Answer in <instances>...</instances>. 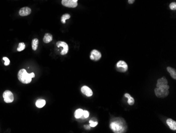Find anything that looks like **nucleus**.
Here are the masks:
<instances>
[{"label": "nucleus", "instance_id": "obj_1", "mask_svg": "<svg viewBox=\"0 0 176 133\" xmlns=\"http://www.w3.org/2000/svg\"><path fill=\"white\" fill-rule=\"evenodd\" d=\"M169 86L166 84L160 87H157L154 89V93L158 98H163L168 95L169 93Z\"/></svg>", "mask_w": 176, "mask_h": 133}, {"label": "nucleus", "instance_id": "obj_2", "mask_svg": "<svg viewBox=\"0 0 176 133\" xmlns=\"http://www.w3.org/2000/svg\"><path fill=\"white\" fill-rule=\"evenodd\" d=\"M18 79L23 84L30 83L32 81V78L30 75V73H27L25 69L20 70L18 73Z\"/></svg>", "mask_w": 176, "mask_h": 133}, {"label": "nucleus", "instance_id": "obj_3", "mask_svg": "<svg viewBox=\"0 0 176 133\" xmlns=\"http://www.w3.org/2000/svg\"><path fill=\"white\" fill-rule=\"evenodd\" d=\"M122 124V121L121 120L117 119L111 123L110 128L115 133H122L124 132L125 128V127Z\"/></svg>", "mask_w": 176, "mask_h": 133}, {"label": "nucleus", "instance_id": "obj_4", "mask_svg": "<svg viewBox=\"0 0 176 133\" xmlns=\"http://www.w3.org/2000/svg\"><path fill=\"white\" fill-rule=\"evenodd\" d=\"M56 46L58 48H62L61 54L62 55H66L69 50V46L68 44L64 42L59 41L56 43Z\"/></svg>", "mask_w": 176, "mask_h": 133}, {"label": "nucleus", "instance_id": "obj_5", "mask_svg": "<svg viewBox=\"0 0 176 133\" xmlns=\"http://www.w3.org/2000/svg\"><path fill=\"white\" fill-rule=\"evenodd\" d=\"M117 69L119 72L125 73L127 71L128 69L127 64L124 60H120L117 64Z\"/></svg>", "mask_w": 176, "mask_h": 133}, {"label": "nucleus", "instance_id": "obj_6", "mask_svg": "<svg viewBox=\"0 0 176 133\" xmlns=\"http://www.w3.org/2000/svg\"><path fill=\"white\" fill-rule=\"evenodd\" d=\"M3 96L4 100L6 103H11L14 101V95L9 90H6L4 91Z\"/></svg>", "mask_w": 176, "mask_h": 133}, {"label": "nucleus", "instance_id": "obj_7", "mask_svg": "<svg viewBox=\"0 0 176 133\" xmlns=\"http://www.w3.org/2000/svg\"><path fill=\"white\" fill-rule=\"evenodd\" d=\"M62 4L68 7L75 8L77 6V2H73V0H62Z\"/></svg>", "mask_w": 176, "mask_h": 133}, {"label": "nucleus", "instance_id": "obj_8", "mask_svg": "<svg viewBox=\"0 0 176 133\" xmlns=\"http://www.w3.org/2000/svg\"><path fill=\"white\" fill-rule=\"evenodd\" d=\"M90 57L91 60H94L97 61V60H99L101 58V54L98 50L94 49L91 51V55Z\"/></svg>", "mask_w": 176, "mask_h": 133}, {"label": "nucleus", "instance_id": "obj_9", "mask_svg": "<svg viewBox=\"0 0 176 133\" xmlns=\"http://www.w3.org/2000/svg\"><path fill=\"white\" fill-rule=\"evenodd\" d=\"M81 91L83 94L85 95L86 96L90 97L93 95V92L90 88H89L87 86H84L81 89Z\"/></svg>", "mask_w": 176, "mask_h": 133}, {"label": "nucleus", "instance_id": "obj_10", "mask_svg": "<svg viewBox=\"0 0 176 133\" xmlns=\"http://www.w3.org/2000/svg\"><path fill=\"white\" fill-rule=\"evenodd\" d=\"M31 13V9L28 7H22L19 10V12L20 15L22 16V17H24V16L29 15Z\"/></svg>", "mask_w": 176, "mask_h": 133}, {"label": "nucleus", "instance_id": "obj_11", "mask_svg": "<svg viewBox=\"0 0 176 133\" xmlns=\"http://www.w3.org/2000/svg\"><path fill=\"white\" fill-rule=\"evenodd\" d=\"M167 124L171 130L173 131L176 130V122L172 119H168L167 120Z\"/></svg>", "mask_w": 176, "mask_h": 133}, {"label": "nucleus", "instance_id": "obj_12", "mask_svg": "<svg viewBox=\"0 0 176 133\" xmlns=\"http://www.w3.org/2000/svg\"><path fill=\"white\" fill-rule=\"evenodd\" d=\"M166 84H168L167 80L165 77H162L158 80L156 86L157 87H159L163 85H166Z\"/></svg>", "mask_w": 176, "mask_h": 133}, {"label": "nucleus", "instance_id": "obj_13", "mask_svg": "<svg viewBox=\"0 0 176 133\" xmlns=\"http://www.w3.org/2000/svg\"><path fill=\"white\" fill-rule=\"evenodd\" d=\"M52 39H53L52 35L50 34L47 33V34H45L44 37H43V42L44 43L48 44V43H50L52 40Z\"/></svg>", "mask_w": 176, "mask_h": 133}, {"label": "nucleus", "instance_id": "obj_14", "mask_svg": "<svg viewBox=\"0 0 176 133\" xmlns=\"http://www.w3.org/2000/svg\"><path fill=\"white\" fill-rule=\"evenodd\" d=\"M167 70L168 72L170 73V75L172 78L176 80V71L175 68H172L171 67H168L167 68Z\"/></svg>", "mask_w": 176, "mask_h": 133}, {"label": "nucleus", "instance_id": "obj_15", "mask_svg": "<svg viewBox=\"0 0 176 133\" xmlns=\"http://www.w3.org/2000/svg\"><path fill=\"white\" fill-rule=\"evenodd\" d=\"M46 101L43 99H39L36 101L35 105L38 108H41L46 105Z\"/></svg>", "mask_w": 176, "mask_h": 133}, {"label": "nucleus", "instance_id": "obj_16", "mask_svg": "<svg viewBox=\"0 0 176 133\" xmlns=\"http://www.w3.org/2000/svg\"><path fill=\"white\" fill-rule=\"evenodd\" d=\"M83 110L82 109H77L75 112V118L76 119L81 118L83 116Z\"/></svg>", "mask_w": 176, "mask_h": 133}, {"label": "nucleus", "instance_id": "obj_17", "mask_svg": "<svg viewBox=\"0 0 176 133\" xmlns=\"http://www.w3.org/2000/svg\"><path fill=\"white\" fill-rule=\"evenodd\" d=\"M39 40L37 38H34L32 41V47L33 50H36L38 47Z\"/></svg>", "mask_w": 176, "mask_h": 133}, {"label": "nucleus", "instance_id": "obj_18", "mask_svg": "<svg viewBox=\"0 0 176 133\" xmlns=\"http://www.w3.org/2000/svg\"><path fill=\"white\" fill-rule=\"evenodd\" d=\"M125 96L126 98L128 99V104H129V105H130V106L133 105L134 103V100L132 97V96H131V95L129 93H125Z\"/></svg>", "mask_w": 176, "mask_h": 133}, {"label": "nucleus", "instance_id": "obj_19", "mask_svg": "<svg viewBox=\"0 0 176 133\" xmlns=\"http://www.w3.org/2000/svg\"><path fill=\"white\" fill-rule=\"evenodd\" d=\"M70 17H71V16L69 14L67 13V14H63L62 16V17H61V22H62V23L65 24V20L70 19Z\"/></svg>", "mask_w": 176, "mask_h": 133}, {"label": "nucleus", "instance_id": "obj_20", "mask_svg": "<svg viewBox=\"0 0 176 133\" xmlns=\"http://www.w3.org/2000/svg\"><path fill=\"white\" fill-rule=\"evenodd\" d=\"M25 48V45L24 43H20L19 44V46L17 49V50L18 51H21L23 50Z\"/></svg>", "mask_w": 176, "mask_h": 133}, {"label": "nucleus", "instance_id": "obj_21", "mask_svg": "<svg viewBox=\"0 0 176 133\" xmlns=\"http://www.w3.org/2000/svg\"><path fill=\"white\" fill-rule=\"evenodd\" d=\"M90 123V126L91 127H95L98 125V122H93L92 120H90L89 122Z\"/></svg>", "mask_w": 176, "mask_h": 133}, {"label": "nucleus", "instance_id": "obj_22", "mask_svg": "<svg viewBox=\"0 0 176 133\" xmlns=\"http://www.w3.org/2000/svg\"><path fill=\"white\" fill-rule=\"evenodd\" d=\"M169 7H170L171 10H176V2L171 3L170 4V5H169Z\"/></svg>", "mask_w": 176, "mask_h": 133}, {"label": "nucleus", "instance_id": "obj_23", "mask_svg": "<svg viewBox=\"0 0 176 133\" xmlns=\"http://www.w3.org/2000/svg\"><path fill=\"white\" fill-rule=\"evenodd\" d=\"M3 60H4V61H5L4 65H5V66H7V65H9V64H10V63L9 59L8 58H7V57H4L3 58Z\"/></svg>", "mask_w": 176, "mask_h": 133}, {"label": "nucleus", "instance_id": "obj_24", "mask_svg": "<svg viewBox=\"0 0 176 133\" xmlns=\"http://www.w3.org/2000/svg\"><path fill=\"white\" fill-rule=\"evenodd\" d=\"M89 112L87 110H83V113L82 117H84L85 118H87L89 116Z\"/></svg>", "mask_w": 176, "mask_h": 133}, {"label": "nucleus", "instance_id": "obj_25", "mask_svg": "<svg viewBox=\"0 0 176 133\" xmlns=\"http://www.w3.org/2000/svg\"><path fill=\"white\" fill-rule=\"evenodd\" d=\"M135 1V0H128V3L129 4H133Z\"/></svg>", "mask_w": 176, "mask_h": 133}, {"label": "nucleus", "instance_id": "obj_26", "mask_svg": "<svg viewBox=\"0 0 176 133\" xmlns=\"http://www.w3.org/2000/svg\"><path fill=\"white\" fill-rule=\"evenodd\" d=\"M30 75H31L32 78H33L35 77V74H34V73H30Z\"/></svg>", "mask_w": 176, "mask_h": 133}, {"label": "nucleus", "instance_id": "obj_27", "mask_svg": "<svg viewBox=\"0 0 176 133\" xmlns=\"http://www.w3.org/2000/svg\"><path fill=\"white\" fill-rule=\"evenodd\" d=\"M84 127H86L85 128H86V129H87V130H90V126H85Z\"/></svg>", "mask_w": 176, "mask_h": 133}, {"label": "nucleus", "instance_id": "obj_28", "mask_svg": "<svg viewBox=\"0 0 176 133\" xmlns=\"http://www.w3.org/2000/svg\"><path fill=\"white\" fill-rule=\"evenodd\" d=\"M73 2H77V0H73Z\"/></svg>", "mask_w": 176, "mask_h": 133}]
</instances>
